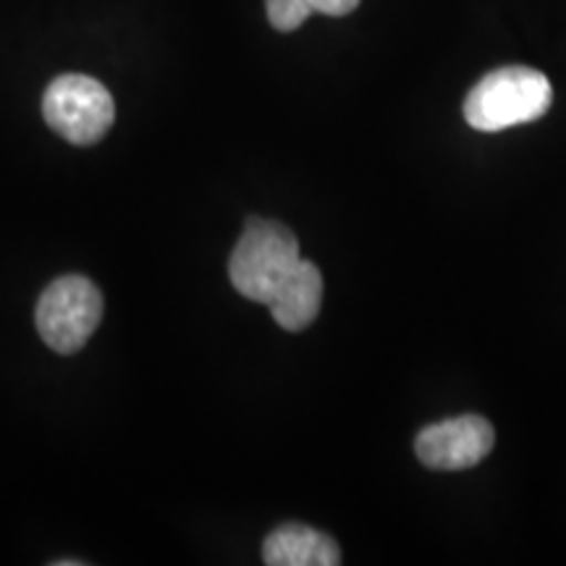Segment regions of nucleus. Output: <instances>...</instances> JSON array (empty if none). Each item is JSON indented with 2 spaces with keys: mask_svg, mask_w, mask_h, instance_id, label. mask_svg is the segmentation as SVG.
Returning <instances> with one entry per match:
<instances>
[{
  "mask_svg": "<svg viewBox=\"0 0 566 566\" xmlns=\"http://www.w3.org/2000/svg\"><path fill=\"white\" fill-rule=\"evenodd\" d=\"M265 11L268 21L279 32L300 30L304 21L310 19V13H315L310 0H265Z\"/></svg>",
  "mask_w": 566,
  "mask_h": 566,
  "instance_id": "8",
  "label": "nucleus"
},
{
  "mask_svg": "<svg viewBox=\"0 0 566 566\" xmlns=\"http://www.w3.org/2000/svg\"><path fill=\"white\" fill-rule=\"evenodd\" d=\"M263 562L268 566H338L342 551L321 530L283 525L265 537Z\"/></svg>",
  "mask_w": 566,
  "mask_h": 566,
  "instance_id": "6",
  "label": "nucleus"
},
{
  "mask_svg": "<svg viewBox=\"0 0 566 566\" xmlns=\"http://www.w3.org/2000/svg\"><path fill=\"white\" fill-rule=\"evenodd\" d=\"M551 101L554 90L541 71L527 66L495 69L467 95L464 118L478 132H504L546 116Z\"/></svg>",
  "mask_w": 566,
  "mask_h": 566,
  "instance_id": "1",
  "label": "nucleus"
},
{
  "mask_svg": "<svg viewBox=\"0 0 566 566\" xmlns=\"http://www.w3.org/2000/svg\"><path fill=\"white\" fill-rule=\"evenodd\" d=\"M300 242L286 226L250 218L229 260V279L239 294L271 304L283 281L300 265Z\"/></svg>",
  "mask_w": 566,
  "mask_h": 566,
  "instance_id": "2",
  "label": "nucleus"
},
{
  "mask_svg": "<svg viewBox=\"0 0 566 566\" xmlns=\"http://www.w3.org/2000/svg\"><path fill=\"white\" fill-rule=\"evenodd\" d=\"M315 13H325V17H346L359 6V0H310Z\"/></svg>",
  "mask_w": 566,
  "mask_h": 566,
  "instance_id": "9",
  "label": "nucleus"
},
{
  "mask_svg": "<svg viewBox=\"0 0 566 566\" xmlns=\"http://www.w3.org/2000/svg\"><path fill=\"white\" fill-rule=\"evenodd\" d=\"M323 304V275L315 263L300 260L292 275L281 283L268 307L283 331H304L315 323Z\"/></svg>",
  "mask_w": 566,
  "mask_h": 566,
  "instance_id": "7",
  "label": "nucleus"
},
{
  "mask_svg": "<svg viewBox=\"0 0 566 566\" xmlns=\"http://www.w3.org/2000/svg\"><path fill=\"white\" fill-rule=\"evenodd\" d=\"M103 317V294L84 275H63L45 289L38 302V331L42 342L59 354L80 352Z\"/></svg>",
  "mask_w": 566,
  "mask_h": 566,
  "instance_id": "4",
  "label": "nucleus"
},
{
  "mask_svg": "<svg viewBox=\"0 0 566 566\" xmlns=\"http://www.w3.org/2000/svg\"><path fill=\"white\" fill-rule=\"evenodd\" d=\"M495 430L485 417L462 415L428 424L415 441V454L430 470H470L491 454Z\"/></svg>",
  "mask_w": 566,
  "mask_h": 566,
  "instance_id": "5",
  "label": "nucleus"
},
{
  "mask_svg": "<svg viewBox=\"0 0 566 566\" xmlns=\"http://www.w3.org/2000/svg\"><path fill=\"white\" fill-rule=\"evenodd\" d=\"M42 116L71 145H97L116 122V103L101 82L84 74H63L42 97Z\"/></svg>",
  "mask_w": 566,
  "mask_h": 566,
  "instance_id": "3",
  "label": "nucleus"
}]
</instances>
